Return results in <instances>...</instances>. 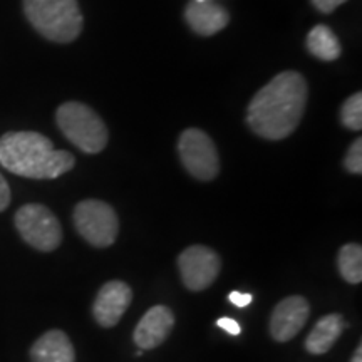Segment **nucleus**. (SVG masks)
Here are the masks:
<instances>
[{
  "instance_id": "f257e3e1",
  "label": "nucleus",
  "mask_w": 362,
  "mask_h": 362,
  "mask_svg": "<svg viewBox=\"0 0 362 362\" xmlns=\"http://www.w3.org/2000/svg\"><path fill=\"white\" fill-rule=\"evenodd\" d=\"M307 96L309 88L304 76L296 71H285L252 98L247 123L253 133L270 141L287 138L304 116Z\"/></svg>"
},
{
  "instance_id": "f03ea898",
  "label": "nucleus",
  "mask_w": 362,
  "mask_h": 362,
  "mask_svg": "<svg viewBox=\"0 0 362 362\" xmlns=\"http://www.w3.org/2000/svg\"><path fill=\"white\" fill-rule=\"evenodd\" d=\"M0 165L13 175L33 180H54L74 168L71 153L34 131H11L0 138Z\"/></svg>"
},
{
  "instance_id": "7ed1b4c3",
  "label": "nucleus",
  "mask_w": 362,
  "mask_h": 362,
  "mask_svg": "<svg viewBox=\"0 0 362 362\" xmlns=\"http://www.w3.org/2000/svg\"><path fill=\"white\" fill-rule=\"evenodd\" d=\"M24 12L30 25L52 42H72L84 25L78 0H24Z\"/></svg>"
},
{
  "instance_id": "20e7f679",
  "label": "nucleus",
  "mask_w": 362,
  "mask_h": 362,
  "mask_svg": "<svg viewBox=\"0 0 362 362\" xmlns=\"http://www.w3.org/2000/svg\"><path fill=\"white\" fill-rule=\"evenodd\" d=\"M57 126L81 151L96 155L106 148L110 133L96 112L83 103H64L56 112Z\"/></svg>"
},
{
  "instance_id": "39448f33",
  "label": "nucleus",
  "mask_w": 362,
  "mask_h": 362,
  "mask_svg": "<svg viewBox=\"0 0 362 362\" xmlns=\"http://www.w3.org/2000/svg\"><path fill=\"white\" fill-rule=\"evenodd\" d=\"M74 225L81 237L98 248L112 245L119 232L116 211L101 200L79 202L74 208Z\"/></svg>"
},
{
  "instance_id": "423d86ee",
  "label": "nucleus",
  "mask_w": 362,
  "mask_h": 362,
  "mask_svg": "<svg viewBox=\"0 0 362 362\" xmlns=\"http://www.w3.org/2000/svg\"><path fill=\"white\" fill-rule=\"evenodd\" d=\"M21 237L39 252H52L61 245L62 228L57 216L40 203L24 205L16 214Z\"/></svg>"
},
{
  "instance_id": "0eeeda50",
  "label": "nucleus",
  "mask_w": 362,
  "mask_h": 362,
  "mask_svg": "<svg viewBox=\"0 0 362 362\" xmlns=\"http://www.w3.org/2000/svg\"><path fill=\"white\" fill-rule=\"evenodd\" d=\"M178 153L188 173L197 180L210 181L220 171V158L215 143L202 129H187L180 136Z\"/></svg>"
},
{
  "instance_id": "6e6552de",
  "label": "nucleus",
  "mask_w": 362,
  "mask_h": 362,
  "mask_svg": "<svg viewBox=\"0 0 362 362\" xmlns=\"http://www.w3.org/2000/svg\"><path fill=\"white\" fill-rule=\"evenodd\" d=\"M180 275L187 288L193 292L205 291L215 282L221 269L218 253L205 245H192L178 257Z\"/></svg>"
},
{
  "instance_id": "1a4fd4ad",
  "label": "nucleus",
  "mask_w": 362,
  "mask_h": 362,
  "mask_svg": "<svg viewBox=\"0 0 362 362\" xmlns=\"http://www.w3.org/2000/svg\"><path fill=\"white\" fill-rule=\"evenodd\" d=\"M310 305L304 297L291 296L275 307L270 317V334L277 342H288L304 329Z\"/></svg>"
},
{
  "instance_id": "9d476101",
  "label": "nucleus",
  "mask_w": 362,
  "mask_h": 362,
  "mask_svg": "<svg viewBox=\"0 0 362 362\" xmlns=\"http://www.w3.org/2000/svg\"><path fill=\"white\" fill-rule=\"evenodd\" d=\"M133 298L129 285L121 280L106 282L98 292L93 305V315L101 327H115L128 309Z\"/></svg>"
},
{
  "instance_id": "9b49d317",
  "label": "nucleus",
  "mask_w": 362,
  "mask_h": 362,
  "mask_svg": "<svg viewBox=\"0 0 362 362\" xmlns=\"http://www.w3.org/2000/svg\"><path fill=\"white\" fill-rule=\"evenodd\" d=\"M175 315L168 307L155 305L141 317L134 329V342L139 349L148 351L161 346L173 330Z\"/></svg>"
},
{
  "instance_id": "f8f14e48",
  "label": "nucleus",
  "mask_w": 362,
  "mask_h": 362,
  "mask_svg": "<svg viewBox=\"0 0 362 362\" xmlns=\"http://www.w3.org/2000/svg\"><path fill=\"white\" fill-rule=\"evenodd\" d=\"M185 19L193 33L203 37H210L223 30L230 22V13L218 4L210 0H193L185 8Z\"/></svg>"
},
{
  "instance_id": "ddd939ff",
  "label": "nucleus",
  "mask_w": 362,
  "mask_h": 362,
  "mask_svg": "<svg viewBox=\"0 0 362 362\" xmlns=\"http://www.w3.org/2000/svg\"><path fill=\"white\" fill-rule=\"evenodd\" d=\"M33 362H74L76 352L71 339L62 330H49L30 347Z\"/></svg>"
},
{
  "instance_id": "4468645a",
  "label": "nucleus",
  "mask_w": 362,
  "mask_h": 362,
  "mask_svg": "<svg viewBox=\"0 0 362 362\" xmlns=\"http://www.w3.org/2000/svg\"><path fill=\"white\" fill-rule=\"evenodd\" d=\"M346 327L341 314H329L317 320L315 327L305 339V349L310 354H325L332 349L334 344L341 337L342 330Z\"/></svg>"
},
{
  "instance_id": "2eb2a0df",
  "label": "nucleus",
  "mask_w": 362,
  "mask_h": 362,
  "mask_svg": "<svg viewBox=\"0 0 362 362\" xmlns=\"http://www.w3.org/2000/svg\"><path fill=\"white\" fill-rule=\"evenodd\" d=\"M307 49L312 56H315L320 61H336L341 57L342 47L339 42L337 35L332 33V29H329L327 25L319 24L310 30L307 35Z\"/></svg>"
},
{
  "instance_id": "dca6fc26",
  "label": "nucleus",
  "mask_w": 362,
  "mask_h": 362,
  "mask_svg": "<svg viewBox=\"0 0 362 362\" xmlns=\"http://www.w3.org/2000/svg\"><path fill=\"white\" fill-rule=\"evenodd\" d=\"M339 274L349 284L362 282V247L359 243H347L337 255Z\"/></svg>"
},
{
  "instance_id": "f3484780",
  "label": "nucleus",
  "mask_w": 362,
  "mask_h": 362,
  "mask_svg": "<svg viewBox=\"0 0 362 362\" xmlns=\"http://www.w3.org/2000/svg\"><path fill=\"white\" fill-rule=\"evenodd\" d=\"M341 121L347 129L361 131L362 128V94L356 93L342 104Z\"/></svg>"
},
{
  "instance_id": "a211bd4d",
  "label": "nucleus",
  "mask_w": 362,
  "mask_h": 362,
  "mask_svg": "<svg viewBox=\"0 0 362 362\" xmlns=\"http://www.w3.org/2000/svg\"><path fill=\"white\" fill-rule=\"evenodd\" d=\"M344 166L352 175L362 173V139L357 138L354 143L351 144L349 151H347L346 158H344Z\"/></svg>"
},
{
  "instance_id": "6ab92c4d",
  "label": "nucleus",
  "mask_w": 362,
  "mask_h": 362,
  "mask_svg": "<svg viewBox=\"0 0 362 362\" xmlns=\"http://www.w3.org/2000/svg\"><path fill=\"white\" fill-rule=\"evenodd\" d=\"M346 2L347 0H312L314 7L322 13L334 12L339 6H342V4H346Z\"/></svg>"
},
{
  "instance_id": "aec40b11",
  "label": "nucleus",
  "mask_w": 362,
  "mask_h": 362,
  "mask_svg": "<svg viewBox=\"0 0 362 362\" xmlns=\"http://www.w3.org/2000/svg\"><path fill=\"white\" fill-rule=\"evenodd\" d=\"M216 325L223 329L225 332H228L230 336H238V334L242 332L240 324L235 319H230V317H221V319L216 320Z\"/></svg>"
},
{
  "instance_id": "412c9836",
  "label": "nucleus",
  "mask_w": 362,
  "mask_h": 362,
  "mask_svg": "<svg viewBox=\"0 0 362 362\" xmlns=\"http://www.w3.org/2000/svg\"><path fill=\"white\" fill-rule=\"evenodd\" d=\"M8 205H11V188L6 178L0 175V211L7 210Z\"/></svg>"
},
{
  "instance_id": "4be33fe9",
  "label": "nucleus",
  "mask_w": 362,
  "mask_h": 362,
  "mask_svg": "<svg viewBox=\"0 0 362 362\" xmlns=\"http://www.w3.org/2000/svg\"><path fill=\"white\" fill-rule=\"evenodd\" d=\"M228 298L233 305L238 307V309H243V307H247L252 302L250 293H242V292H232L228 296Z\"/></svg>"
},
{
  "instance_id": "5701e85b",
  "label": "nucleus",
  "mask_w": 362,
  "mask_h": 362,
  "mask_svg": "<svg viewBox=\"0 0 362 362\" xmlns=\"http://www.w3.org/2000/svg\"><path fill=\"white\" fill-rule=\"evenodd\" d=\"M351 362H362V346H361V344L357 346V349L354 352V356H352Z\"/></svg>"
},
{
  "instance_id": "b1692460",
  "label": "nucleus",
  "mask_w": 362,
  "mask_h": 362,
  "mask_svg": "<svg viewBox=\"0 0 362 362\" xmlns=\"http://www.w3.org/2000/svg\"><path fill=\"white\" fill-rule=\"evenodd\" d=\"M198 2H202V0H198Z\"/></svg>"
}]
</instances>
